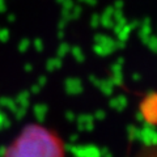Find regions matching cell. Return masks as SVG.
<instances>
[{
  "mask_svg": "<svg viewBox=\"0 0 157 157\" xmlns=\"http://www.w3.org/2000/svg\"><path fill=\"white\" fill-rule=\"evenodd\" d=\"M156 94L155 93H149L148 96L144 97V100L140 102V106H139V110H140V114L143 117V119L153 126L156 123Z\"/></svg>",
  "mask_w": 157,
  "mask_h": 157,
  "instance_id": "2",
  "label": "cell"
},
{
  "mask_svg": "<svg viewBox=\"0 0 157 157\" xmlns=\"http://www.w3.org/2000/svg\"><path fill=\"white\" fill-rule=\"evenodd\" d=\"M3 157H67V149L55 130L41 123H29L7 145Z\"/></svg>",
  "mask_w": 157,
  "mask_h": 157,
  "instance_id": "1",
  "label": "cell"
}]
</instances>
